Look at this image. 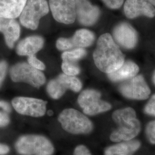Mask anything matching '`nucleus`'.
I'll use <instances>...</instances> for the list:
<instances>
[{"instance_id": "nucleus-1", "label": "nucleus", "mask_w": 155, "mask_h": 155, "mask_svg": "<svg viewBox=\"0 0 155 155\" xmlns=\"http://www.w3.org/2000/svg\"><path fill=\"white\" fill-rule=\"evenodd\" d=\"M96 67L108 74L118 69L125 62V56L110 34L102 35L93 53Z\"/></svg>"}, {"instance_id": "nucleus-2", "label": "nucleus", "mask_w": 155, "mask_h": 155, "mask_svg": "<svg viewBox=\"0 0 155 155\" xmlns=\"http://www.w3.org/2000/svg\"><path fill=\"white\" fill-rule=\"evenodd\" d=\"M118 128L111 133V141L120 143L135 138L141 130V124L137 118L135 110L132 107H125L114 111L112 114Z\"/></svg>"}, {"instance_id": "nucleus-3", "label": "nucleus", "mask_w": 155, "mask_h": 155, "mask_svg": "<svg viewBox=\"0 0 155 155\" xmlns=\"http://www.w3.org/2000/svg\"><path fill=\"white\" fill-rule=\"evenodd\" d=\"M17 152L21 155H52L54 147L48 139L36 134L24 135L15 143Z\"/></svg>"}, {"instance_id": "nucleus-4", "label": "nucleus", "mask_w": 155, "mask_h": 155, "mask_svg": "<svg viewBox=\"0 0 155 155\" xmlns=\"http://www.w3.org/2000/svg\"><path fill=\"white\" fill-rule=\"evenodd\" d=\"M58 121L65 131L74 134H89L93 129V123L89 118L74 109L62 111L58 117Z\"/></svg>"}, {"instance_id": "nucleus-5", "label": "nucleus", "mask_w": 155, "mask_h": 155, "mask_svg": "<svg viewBox=\"0 0 155 155\" xmlns=\"http://www.w3.org/2000/svg\"><path fill=\"white\" fill-rule=\"evenodd\" d=\"M49 11L47 0H28L20 16V21L24 27L35 30L39 27L40 18Z\"/></svg>"}, {"instance_id": "nucleus-6", "label": "nucleus", "mask_w": 155, "mask_h": 155, "mask_svg": "<svg viewBox=\"0 0 155 155\" xmlns=\"http://www.w3.org/2000/svg\"><path fill=\"white\" fill-rule=\"evenodd\" d=\"M10 77L15 82H25L36 88L43 86L46 81L45 74L41 71L25 62L18 63L12 67Z\"/></svg>"}, {"instance_id": "nucleus-7", "label": "nucleus", "mask_w": 155, "mask_h": 155, "mask_svg": "<svg viewBox=\"0 0 155 155\" xmlns=\"http://www.w3.org/2000/svg\"><path fill=\"white\" fill-rule=\"evenodd\" d=\"M100 91L94 89H86L79 94L78 103L85 114L94 116L110 110L109 103L101 100Z\"/></svg>"}, {"instance_id": "nucleus-8", "label": "nucleus", "mask_w": 155, "mask_h": 155, "mask_svg": "<svg viewBox=\"0 0 155 155\" xmlns=\"http://www.w3.org/2000/svg\"><path fill=\"white\" fill-rule=\"evenodd\" d=\"M82 88V83L79 78L61 74L48 82L47 86V91L51 98L58 100L64 94L67 90H71L78 93Z\"/></svg>"}, {"instance_id": "nucleus-9", "label": "nucleus", "mask_w": 155, "mask_h": 155, "mask_svg": "<svg viewBox=\"0 0 155 155\" xmlns=\"http://www.w3.org/2000/svg\"><path fill=\"white\" fill-rule=\"evenodd\" d=\"M120 93L127 99L145 100L148 98L150 89L141 75L124 81L118 87Z\"/></svg>"}, {"instance_id": "nucleus-10", "label": "nucleus", "mask_w": 155, "mask_h": 155, "mask_svg": "<svg viewBox=\"0 0 155 155\" xmlns=\"http://www.w3.org/2000/svg\"><path fill=\"white\" fill-rule=\"evenodd\" d=\"M47 102L35 98L18 97L13 98L12 104L17 112L21 115L40 117L46 112Z\"/></svg>"}, {"instance_id": "nucleus-11", "label": "nucleus", "mask_w": 155, "mask_h": 155, "mask_svg": "<svg viewBox=\"0 0 155 155\" xmlns=\"http://www.w3.org/2000/svg\"><path fill=\"white\" fill-rule=\"evenodd\" d=\"M49 6L58 22L64 24L75 22L77 18L75 0H49Z\"/></svg>"}, {"instance_id": "nucleus-12", "label": "nucleus", "mask_w": 155, "mask_h": 155, "mask_svg": "<svg viewBox=\"0 0 155 155\" xmlns=\"http://www.w3.org/2000/svg\"><path fill=\"white\" fill-rule=\"evenodd\" d=\"M113 39L117 45L127 50L133 49L138 42V33L129 23L120 22L114 27Z\"/></svg>"}, {"instance_id": "nucleus-13", "label": "nucleus", "mask_w": 155, "mask_h": 155, "mask_svg": "<svg viewBox=\"0 0 155 155\" xmlns=\"http://www.w3.org/2000/svg\"><path fill=\"white\" fill-rule=\"evenodd\" d=\"M76 15L78 22L83 26H91L98 21L101 11L97 6L92 5L89 0H75Z\"/></svg>"}, {"instance_id": "nucleus-14", "label": "nucleus", "mask_w": 155, "mask_h": 155, "mask_svg": "<svg viewBox=\"0 0 155 155\" xmlns=\"http://www.w3.org/2000/svg\"><path fill=\"white\" fill-rule=\"evenodd\" d=\"M124 12L128 18L133 19L141 16L149 18L155 16V9L148 0H126Z\"/></svg>"}, {"instance_id": "nucleus-15", "label": "nucleus", "mask_w": 155, "mask_h": 155, "mask_svg": "<svg viewBox=\"0 0 155 155\" xmlns=\"http://www.w3.org/2000/svg\"><path fill=\"white\" fill-rule=\"evenodd\" d=\"M21 29L15 19L0 17V32L3 33L7 46L12 48L19 39Z\"/></svg>"}, {"instance_id": "nucleus-16", "label": "nucleus", "mask_w": 155, "mask_h": 155, "mask_svg": "<svg viewBox=\"0 0 155 155\" xmlns=\"http://www.w3.org/2000/svg\"><path fill=\"white\" fill-rule=\"evenodd\" d=\"M45 45V40L40 36L34 35L21 40L17 45V54L20 56L35 55L41 50Z\"/></svg>"}, {"instance_id": "nucleus-17", "label": "nucleus", "mask_w": 155, "mask_h": 155, "mask_svg": "<svg viewBox=\"0 0 155 155\" xmlns=\"http://www.w3.org/2000/svg\"><path fill=\"white\" fill-rule=\"evenodd\" d=\"M139 72L137 64L131 61H125L118 69L107 74V77L114 82L125 81L134 77Z\"/></svg>"}, {"instance_id": "nucleus-18", "label": "nucleus", "mask_w": 155, "mask_h": 155, "mask_svg": "<svg viewBox=\"0 0 155 155\" xmlns=\"http://www.w3.org/2000/svg\"><path fill=\"white\" fill-rule=\"evenodd\" d=\"M28 0H0V17L15 19L20 17Z\"/></svg>"}, {"instance_id": "nucleus-19", "label": "nucleus", "mask_w": 155, "mask_h": 155, "mask_svg": "<svg viewBox=\"0 0 155 155\" xmlns=\"http://www.w3.org/2000/svg\"><path fill=\"white\" fill-rule=\"evenodd\" d=\"M141 146L137 140L120 142L106 148L105 155H133Z\"/></svg>"}, {"instance_id": "nucleus-20", "label": "nucleus", "mask_w": 155, "mask_h": 155, "mask_svg": "<svg viewBox=\"0 0 155 155\" xmlns=\"http://www.w3.org/2000/svg\"><path fill=\"white\" fill-rule=\"evenodd\" d=\"M95 36L94 33L87 29L77 30L70 38L72 48H84L93 44Z\"/></svg>"}, {"instance_id": "nucleus-21", "label": "nucleus", "mask_w": 155, "mask_h": 155, "mask_svg": "<svg viewBox=\"0 0 155 155\" xmlns=\"http://www.w3.org/2000/svg\"><path fill=\"white\" fill-rule=\"evenodd\" d=\"M86 55L87 51L84 48H75L71 51H64L61 55V58L63 61L77 63Z\"/></svg>"}, {"instance_id": "nucleus-22", "label": "nucleus", "mask_w": 155, "mask_h": 155, "mask_svg": "<svg viewBox=\"0 0 155 155\" xmlns=\"http://www.w3.org/2000/svg\"><path fill=\"white\" fill-rule=\"evenodd\" d=\"M61 69L64 74L75 77L81 72V68L75 62L63 61Z\"/></svg>"}, {"instance_id": "nucleus-23", "label": "nucleus", "mask_w": 155, "mask_h": 155, "mask_svg": "<svg viewBox=\"0 0 155 155\" xmlns=\"http://www.w3.org/2000/svg\"><path fill=\"white\" fill-rule=\"evenodd\" d=\"M56 48L60 51H66L72 49V45L70 38H61L58 39L56 43Z\"/></svg>"}, {"instance_id": "nucleus-24", "label": "nucleus", "mask_w": 155, "mask_h": 155, "mask_svg": "<svg viewBox=\"0 0 155 155\" xmlns=\"http://www.w3.org/2000/svg\"><path fill=\"white\" fill-rule=\"evenodd\" d=\"M146 135L151 144H155V120L150 121L146 127Z\"/></svg>"}, {"instance_id": "nucleus-25", "label": "nucleus", "mask_w": 155, "mask_h": 155, "mask_svg": "<svg viewBox=\"0 0 155 155\" xmlns=\"http://www.w3.org/2000/svg\"><path fill=\"white\" fill-rule=\"evenodd\" d=\"M28 63L33 68L40 71L45 70V66L44 63L39 60L35 55L28 56Z\"/></svg>"}, {"instance_id": "nucleus-26", "label": "nucleus", "mask_w": 155, "mask_h": 155, "mask_svg": "<svg viewBox=\"0 0 155 155\" xmlns=\"http://www.w3.org/2000/svg\"><path fill=\"white\" fill-rule=\"evenodd\" d=\"M144 112L147 114L155 117V94L150 98L145 106Z\"/></svg>"}, {"instance_id": "nucleus-27", "label": "nucleus", "mask_w": 155, "mask_h": 155, "mask_svg": "<svg viewBox=\"0 0 155 155\" xmlns=\"http://www.w3.org/2000/svg\"><path fill=\"white\" fill-rule=\"evenodd\" d=\"M109 8L111 9H120L124 3V0H102Z\"/></svg>"}, {"instance_id": "nucleus-28", "label": "nucleus", "mask_w": 155, "mask_h": 155, "mask_svg": "<svg viewBox=\"0 0 155 155\" xmlns=\"http://www.w3.org/2000/svg\"><path fill=\"white\" fill-rule=\"evenodd\" d=\"M8 69V64L5 61H0V87L5 79Z\"/></svg>"}, {"instance_id": "nucleus-29", "label": "nucleus", "mask_w": 155, "mask_h": 155, "mask_svg": "<svg viewBox=\"0 0 155 155\" xmlns=\"http://www.w3.org/2000/svg\"><path fill=\"white\" fill-rule=\"evenodd\" d=\"M73 155H91V153L86 146L79 145L75 148Z\"/></svg>"}, {"instance_id": "nucleus-30", "label": "nucleus", "mask_w": 155, "mask_h": 155, "mask_svg": "<svg viewBox=\"0 0 155 155\" xmlns=\"http://www.w3.org/2000/svg\"><path fill=\"white\" fill-rule=\"evenodd\" d=\"M10 122V118L8 113L4 111H0V127H5Z\"/></svg>"}, {"instance_id": "nucleus-31", "label": "nucleus", "mask_w": 155, "mask_h": 155, "mask_svg": "<svg viewBox=\"0 0 155 155\" xmlns=\"http://www.w3.org/2000/svg\"><path fill=\"white\" fill-rule=\"evenodd\" d=\"M0 108L2 111L7 113L8 114L11 111V107L8 102L5 101L0 100Z\"/></svg>"}, {"instance_id": "nucleus-32", "label": "nucleus", "mask_w": 155, "mask_h": 155, "mask_svg": "<svg viewBox=\"0 0 155 155\" xmlns=\"http://www.w3.org/2000/svg\"><path fill=\"white\" fill-rule=\"evenodd\" d=\"M9 147L5 144H0V155H5L9 153Z\"/></svg>"}, {"instance_id": "nucleus-33", "label": "nucleus", "mask_w": 155, "mask_h": 155, "mask_svg": "<svg viewBox=\"0 0 155 155\" xmlns=\"http://www.w3.org/2000/svg\"><path fill=\"white\" fill-rule=\"evenodd\" d=\"M148 1H150V3L153 6H155V0H148Z\"/></svg>"}, {"instance_id": "nucleus-34", "label": "nucleus", "mask_w": 155, "mask_h": 155, "mask_svg": "<svg viewBox=\"0 0 155 155\" xmlns=\"http://www.w3.org/2000/svg\"><path fill=\"white\" fill-rule=\"evenodd\" d=\"M152 81H153V83L155 84V71L153 72V76H152Z\"/></svg>"}]
</instances>
